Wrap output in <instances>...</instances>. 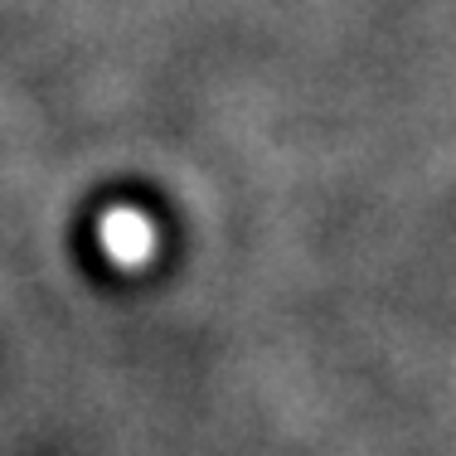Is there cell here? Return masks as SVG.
Wrapping results in <instances>:
<instances>
[{"label": "cell", "mask_w": 456, "mask_h": 456, "mask_svg": "<svg viewBox=\"0 0 456 456\" xmlns=\"http://www.w3.org/2000/svg\"><path fill=\"white\" fill-rule=\"evenodd\" d=\"M97 238H102L107 257H112L117 267H141L151 257V248H156V228H151L146 214L136 209H112L97 228Z\"/></svg>", "instance_id": "obj_1"}]
</instances>
